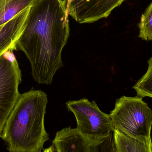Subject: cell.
<instances>
[{
  "mask_svg": "<svg viewBox=\"0 0 152 152\" xmlns=\"http://www.w3.org/2000/svg\"><path fill=\"white\" fill-rule=\"evenodd\" d=\"M66 0H38L32 6L26 27L16 46L31 64L39 84L50 85L63 67L62 50L69 37Z\"/></svg>",
  "mask_w": 152,
  "mask_h": 152,
  "instance_id": "6da1fadb",
  "label": "cell"
},
{
  "mask_svg": "<svg viewBox=\"0 0 152 152\" xmlns=\"http://www.w3.org/2000/svg\"><path fill=\"white\" fill-rule=\"evenodd\" d=\"M46 93L32 90L20 95L0 137L10 152H42L49 140L45 127Z\"/></svg>",
  "mask_w": 152,
  "mask_h": 152,
  "instance_id": "7a4b0ae2",
  "label": "cell"
},
{
  "mask_svg": "<svg viewBox=\"0 0 152 152\" xmlns=\"http://www.w3.org/2000/svg\"><path fill=\"white\" fill-rule=\"evenodd\" d=\"M110 116L114 130L140 141L152 139V111L142 97L123 96L117 99Z\"/></svg>",
  "mask_w": 152,
  "mask_h": 152,
  "instance_id": "3957f363",
  "label": "cell"
},
{
  "mask_svg": "<svg viewBox=\"0 0 152 152\" xmlns=\"http://www.w3.org/2000/svg\"><path fill=\"white\" fill-rule=\"evenodd\" d=\"M69 111L74 113L77 128L88 136L103 137L114 131L110 114L101 110L95 101L86 98L66 102Z\"/></svg>",
  "mask_w": 152,
  "mask_h": 152,
  "instance_id": "277c9868",
  "label": "cell"
},
{
  "mask_svg": "<svg viewBox=\"0 0 152 152\" xmlns=\"http://www.w3.org/2000/svg\"><path fill=\"white\" fill-rule=\"evenodd\" d=\"M56 152H117L114 131L103 137L88 136L77 128H65L53 142Z\"/></svg>",
  "mask_w": 152,
  "mask_h": 152,
  "instance_id": "5b68a950",
  "label": "cell"
},
{
  "mask_svg": "<svg viewBox=\"0 0 152 152\" xmlns=\"http://www.w3.org/2000/svg\"><path fill=\"white\" fill-rule=\"evenodd\" d=\"M22 75L14 56L0 57V136L21 94Z\"/></svg>",
  "mask_w": 152,
  "mask_h": 152,
  "instance_id": "8992f818",
  "label": "cell"
},
{
  "mask_svg": "<svg viewBox=\"0 0 152 152\" xmlns=\"http://www.w3.org/2000/svg\"><path fill=\"white\" fill-rule=\"evenodd\" d=\"M67 10L80 24L91 23L106 18L125 0H66Z\"/></svg>",
  "mask_w": 152,
  "mask_h": 152,
  "instance_id": "52a82bcc",
  "label": "cell"
},
{
  "mask_svg": "<svg viewBox=\"0 0 152 152\" xmlns=\"http://www.w3.org/2000/svg\"><path fill=\"white\" fill-rule=\"evenodd\" d=\"M32 6L0 26V57L9 51L16 50L18 42L28 22Z\"/></svg>",
  "mask_w": 152,
  "mask_h": 152,
  "instance_id": "ba28073f",
  "label": "cell"
},
{
  "mask_svg": "<svg viewBox=\"0 0 152 152\" xmlns=\"http://www.w3.org/2000/svg\"><path fill=\"white\" fill-rule=\"evenodd\" d=\"M114 137L117 152H152V139L140 141L117 130H114Z\"/></svg>",
  "mask_w": 152,
  "mask_h": 152,
  "instance_id": "9c48e42d",
  "label": "cell"
},
{
  "mask_svg": "<svg viewBox=\"0 0 152 152\" xmlns=\"http://www.w3.org/2000/svg\"><path fill=\"white\" fill-rule=\"evenodd\" d=\"M38 0H0V26L20 12L34 4Z\"/></svg>",
  "mask_w": 152,
  "mask_h": 152,
  "instance_id": "30bf717a",
  "label": "cell"
},
{
  "mask_svg": "<svg viewBox=\"0 0 152 152\" xmlns=\"http://www.w3.org/2000/svg\"><path fill=\"white\" fill-rule=\"evenodd\" d=\"M147 72L133 87L137 96L141 97H152V57L148 60Z\"/></svg>",
  "mask_w": 152,
  "mask_h": 152,
  "instance_id": "8fae6325",
  "label": "cell"
},
{
  "mask_svg": "<svg viewBox=\"0 0 152 152\" xmlns=\"http://www.w3.org/2000/svg\"><path fill=\"white\" fill-rule=\"evenodd\" d=\"M138 27L139 37L145 41H152V2L141 16Z\"/></svg>",
  "mask_w": 152,
  "mask_h": 152,
  "instance_id": "7c38bea8",
  "label": "cell"
},
{
  "mask_svg": "<svg viewBox=\"0 0 152 152\" xmlns=\"http://www.w3.org/2000/svg\"><path fill=\"white\" fill-rule=\"evenodd\" d=\"M42 152H56L54 149V146L52 145L51 146L49 147V148L44 150Z\"/></svg>",
  "mask_w": 152,
  "mask_h": 152,
  "instance_id": "4fadbf2b",
  "label": "cell"
}]
</instances>
